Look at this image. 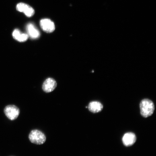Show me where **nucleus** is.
<instances>
[{
  "label": "nucleus",
  "instance_id": "obj_1",
  "mask_svg": "<svg viewBox=\"0 0 156 156\" xmlns=\"http://www.w3.org/2000/svg\"><path fill=\"white\" fill-rule=\"evenodd\" d=\"M140 112L141 115L144 118L151 116L155 110L154 103L149 99L142 100L140 103Z\"/></svg>",
  "mask_w": 156,
  "mask_h": 156
},
{
  "label": "nucleus",
  "instance_id": "obj_2",
  "mask_svg": "<svg viewBox=\"0 0 156 156\" xmlns=\"http://www.w3.org/2000/svg\"><path fill=\"white\" fill-rule=\"evenodd\" d=\"M29 140L33 144L42 145L46 141V137L43 133L35 129L32 130L29 136Z\"/></svg>",
  "mask_w": 156,
  "mask_h": 156
},
{
  "label": "nucleus",
  "instance_id": "obj_3",
  "mask_svg": "<svg viewBox=\"0 0 156 156\" xmlns=\"http://www.w3.org/2000/svg\"><path fill=\"white\" fill-rule=\"evenodd\" d=\"M19 109L13 105H8L4 109V113L7 118L13 120L18 118L20 114Z\"/></svg>",
  "mask_w": 156,
  "mask_h": 156
},
{
  "label": "nucleus",
  "instance_id": "obj_4",
  "mask_svg": "<svg viewBox=\"0 0 156 156\" xmlns=\"http://www.w3.org/2000/svg\"><path fill=\"white\" fill-rule=\"evenodd\" d=\"M17 11L21 12L24 13L28 17H31L34 14V10L32 7L26 3H20L16 6Z\"/></svg>",
  "mask_w": 156,
  "mask_h": 156
},
{
  "label": "nucleus",
  "instance_id": "obj_5",
  "mask_svg": "<svg viewBox=\"0 0 156 156\" xmlns=\"http://www.w3.org/2000/svg\"><path fill=\"white\" fill-rule=\"evenodd\" d=\"M40 25L42 30L46 33H52L55 30L54 23L49 19H42L40 21Z\"/></svg>",
  "mask_w": 156,
  "mask_h": 156
},
{
  "label": "nucleus",
  "instance_id": "obj_6",
  "mask_svg": "<svg viewBox=\"0 0 156 156\" xmlns=\"http://www.w3.org/2000/svg\"><path fill=\"white\" fill-rule=\"evenodd\" d=\"M57 86L55 80L52 78H48L44 82L42 86V89L46 93H50L53 91Z\"/></svg>",
  "mask_w": 156,
  "mask_h": 156
},
{
  "label": "nucleus",
  "instance_id": "obj_7",
  "mask_svg": "<svg viewBox=\"0 0 156 156\" xmlns=\"http://www.w3.org/2000/svg\"><path fill=\"white\" fill-rule=\"evenodd\" d=\"M136 141V136L135 134L133 133H127L124 134L122 138L123 143L126 147L133 145L135 143Z\"/></svg>",
  "mask_w": 156,
  "mask_h": 156
},
{
  "label": "nucleus",
  "instance_id": "obj_8",
  "mask_svg": "<svg viewBox=\"0 0 156 156\" xmlns=\"http://www.w3.org/2000/svg\"><path fill=\"white\" fill-rule=\"evenodd\" d=\"M27 30L28 36L33 39L37 38L40 36V32L32 23H29L27 25Z\"/></svg>",
  "mask_w": 156,
  "mask_h": 156
},
{
  "label": "nucleus",
  "instance_id": "obj_9",
  "mask_svg": "<svg viewBox=\"0 0 156 156\" xmlns=\"http://www.w3.org/2000/svg\"><path fill=\"white\" fill-rule=\"evenodd\" d=\"M89 111L94 113H98L102 111L103 108V105L98 101H92L89 103L88 107Z\"/></svg>",
  "mask_w": 156,
  "mask_h": 156
},
{
  "label": "nucleus",
  "instance_id": "obj_10",
  "mask_svg": "<svg viewBox=\"0 0 156 156\" xmlns=\"http://www.w3.org/2000/svg\"><path fill=\"white\" fill-rule=\"evenodd\" d=\"M12 36L15 40L20 42H24L26 41L29 37L28 34H22L18 29H16L13 31Z\"/></svg>",
  "mask_w": 156,
  "mask_h": 156
}]
</instances>
